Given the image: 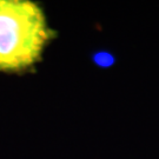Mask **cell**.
Instances as JSON below:
<instances>
[{"mask_svg": "<svg viewBox=\"0 0 159 159\" xmlns=\"http://www.w3.org/2000/svg\"><path fill=\"white\" fill-rule=\"evenodd\" d=\"M43 8L30 0H0V71H24L38 63L52 39Z\"/></svg>", "mask_w": 159, "mask_h": 159, "instance_id": "6da1fadb", "label": "cell"}]
</instances>
